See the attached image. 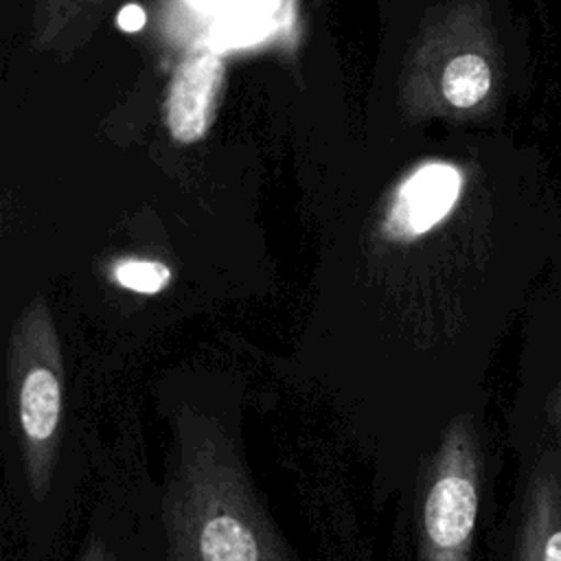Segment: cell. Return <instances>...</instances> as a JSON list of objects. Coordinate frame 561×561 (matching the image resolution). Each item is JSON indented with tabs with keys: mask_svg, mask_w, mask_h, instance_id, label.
<instances>
[{
	"mask_svg": "<svg viewBox=\"0 0 561 561\" xmlns=\"http://www.w3.org/2000/svg\"><path fill=\"white\" fill-rule=\"evenodd\" d=\"M469 423L458 421L423 497L421 561H469L478 517V458Z\"/></svg>",
	"mask_w": 561,
	"mask_h": 561,
	"instance_id": "cell-1",
	"label": "cell"
},
{
	"mask_svg": "<svg viewBox=\"0 0 561 561\" xmlns=\"http://www.w3.org/2000/svg\"><path fill=\"white\" fill-rule=\"evenodd\" d=\"M224 61L215 53H197L180 64L167 94V125L178 142H197L215 114Z\"/></svg>",
	"mask_w": 561,
	"mask_h": 561,
	"instance_id": "cell-2",
	"label": "cell"
},
{
	"mask_svg": "<svg viewBox=\"0 0 561 561\" xmlns=\"http://www.w3.org/2000/svg\"><path fill=\"white\" fill-rule=\"evenodd\" d=\"M458 193L460 173L454 167L427 164L403 184L390 215V226L405 237L421 234L449 213Z\"/></svg>",
	"mask_w": 561,
	"mask_h": 561,
	"instance_id": "cell-3",
	"label": "cell"
},
{
	"mask_svg": "<svg viewBox=\"0 0 561 561\" xmlns=\"http://www.w3.org/2000/svg\"><path fill=\"white\" fill-rule=\"evenodd\" d=\"M18 412L20 427L28 443L42 445L55 436L61 414V386L53 370L33 368L24 377L18 397Z\"/></svg>",
	"mask_w": 561,
	"mask_h": 561,
	"instance_id": "cell-4",
	"label": "cell"
},
{
	"mask_svg": "<svg viewBox=\"0 0 561 561\" xmlns=\"http://www.w3.org/2000/svg\"><path fill=\"white\" fill-rule=\"evenodd\" d=\"M493 72L489 61L478 53L454 57L443 70V96L458 110H469L491 92Z\"/></svg>",
	"mask_w": 561,
	"mask_h": 561,
	"instance_id": "cell-5",
	"label": "cell"
},
{
	"mask_svg": "<svg viewBox=\"0 0 561 561\" xmlns=\"http://www.w3.org/2000/svg\"><path fill=\"white\" fill-rule=\"evenodd\" d=\"M199 554L204 561H259V546L245 524L224 513L204 524Z\"/></svg>",
	"mask_w": 561,
	"mask_h": 561,
	"instance_id": "cell-6",
	"label": "cell"
},
{
	"mask_svg": "<svg viewBox=\"0 0 561 561\" xmlns=\"http://www.w3.org/2000/svg\"><path fill=\"white\" fill-rule=\"evenodd\" d=\"M116 280L140 294H158L171 280V272L158 261H127L116 267Z\"/></svg>",
	"mask_w": 561,
	"mask_h": 561,
	"instance_id": "cell-7",
	"label": "cell"
},
{
	"mask_svg": "<svg viewBox=\"0 0 561 561\" xmlns=\"http://www.w3.org/2000/svg\"><path fill=\"white\" fill-rule=\"evenodd\" d=\"M526 548L533 561H561V528H554L541 537H535L533 528L526 526Z\"/></svg>",
	"mask_w": 561,
	"mask_h": 561,
	"instance_id": "cell-8",
	"label": "cell"
},
{
	"mask_svg": "<svg viewBox=\"0 0 561 561\" xmlns=\"http://www.w3.org/2000/svg\"><path fill=\"white\" fill-rule=\"evenodd\" d=\"M142 24H145V11L138 4H127L118 13V26L127 33H134V31L142 28Z\"/></svg>",
	"mask_w": 561,
	"mask_h": 561,
	"instance_id": "cell-9",
	"label": "cell"
},
{
	"mask_svg": "<svg viewBox=\"0 0 561 561\" xmlns=\"http://www.w3.org/2000/svg\"><path fill=\"white\" fill-rule=\"evenodd\" d=\"M517 561H533L530 550L526 548V543H522V552H519V559H517Z\"/></svg>",
	"mask_w": 561,
	"mask_h": 561,
	"instance_id": "cell-10",
	"label": "cell"
}]
</instances>
